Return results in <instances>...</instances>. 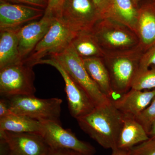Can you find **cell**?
Here are the masks:
<instances>
[{"mask_svg": "<svg viewBox=\"0 0 155 155\" xmlns=\"http://www.w3.org/2000/svg\"><path fill=\"white\" fill-rule=\"evenodd\" d=\"M124 118L111 100L76 119L84 132L104 148L113 150L117 148Z\"/></svg>", "mask_w": 155, "mask_h": 155, "instance_id": "6da1fadb", "label": "cell"}, {"mask_svg": "<svg viewBox=\"0 0 155 155\" xmlns=\"http://www.w3.org/2000/svg\"><path fill=\"white\" fill-rule=\"evenodd\" d=\"M143 53L140 45L125 51L106 52L103 60L115 94L122 95L131 89Z\"/></svg>", "mask_w": 155, "mask_h": 155, "instance_id": "7a4b0ae2", "label": "cell"}, {"mask_svg": "<svg viewBox=\"0 0 155 155\" xmlns=\"http://www.w3.org/2000/svg\"><path fill=\"white\" fill-rule=\"evenodd\" d=\"M91 32L105 52L125 51L140 45L139 40L135 32L111 18L100 19Z\"/></svg>", "mask_w": 155, "mask_h": 155, "instance_id": "3957f363", "label": "cell"}, {"mask_svg": "<svg viewBox=\"0 0 155 155\" xmlns=\"http://www.w3.org/2000/svg\"><path fill=\"white\" fill-rule=\"evenodd\" d=\"M54 59L72 79L86 92L95 107L109 102L111 100L100 90L91 79L84 67L82 58L71 44L63 51L51 56Z\"/></svg>", "mask_w": 155, "mask_h": 155, "instance_id": "277c9868", "label": "cell"}, {"mask_svg": "<svg viewBox=\"0 0 155 155\" xmlns=\"http://www.w3.org/2000/svg\"><path fill=\"white\" fill-rule=\"evenodd\" d=\"M78 32L60 17H55L45 35L23 61L34 66L47 56L51 57L61 53L71 44Z\"/></svg>", "mask_w": 155, "mask_h": 155, "instance_id": "5b68a950", "label": "cell"}, {"mask_svg": "<svg viewBox=\"0 0 155 155\" xmlns=\"http://www.w3.org/2000/svg\"><path fill=\"white\" fill-rule=\"evenodd\" d=\"M12 114L28 116L39 121L61 123L63 101L58 98L41 99L35 95H17L7 98Z\"/></svg>", "mask_w": 155, "mask_h": 155, "instance_id": "8992f818", "label": "cell"}, {"mask_svg": "<svg viewBox=\"0 0 155 155\" xmlns=\"http://www.w3.org/2000/svg\"><path fill=\"white\" fill-rule=\"evenodd\" d=\"M33 66L19 62L0 69V94L2 97L35 95Z\"/></svg>", "mask_w": 155, "mask_h": 155, "instance_id": "52a82bcc", "label": "cell"}, {"mask_svg": "<svg viewBox=\"0 0 155 155\" xmlns=\"http://www.w3.org/2000/svg\"><path fill=\"white\" fill-rule=\"evenodd\" d=\"M42 137L50 148L67 150L80 155H94L96 150L91 145L81 140L71 130L65 129L61 123L53 121H41Z\"/></svg>", "mask_w": 155, "mask_h": 155, "instance_id": "ba28073f", "label": "cell"}, {"mask_svg": "<svg viewBox=\"0 0 155 155\" xmlns=\"http://www.w3.org/2000/svg\"><path fill=\"white\" fill-rule=\"evenodd\" d=\"M50 150L38 134L0 131V155H48Z\"/></svg>", "mask_w": 155, "mask_h": 155, "instance_id": "9c48e42d", "label": "cell"}, {"mask_svg": "<svg viewBox=\"0 0 155 155\" xmlns=\"http://www.w3.org/2000/svg\"><path fill=\"white\" fill-rule=\"evenodd\" d=\"M78 31H91L101 19L93 0H65L61 17Z\"/></svg>", "mask_w": 155, "mask_h": 155, "instance_id": "30bf717a", "label": "cell"}, {"mask_svg": "<svg viewBox=\"0 0 155 155\" xmlns=\"http://www.w3.org/2000/svg\"><path fill=\"white\" fill-rule=\"evenodd\" d=\"M37 64H47L54 67L63 77L65 82L68 108L71 116L75 119L87 115L95 107L86 92L72 79L59 63L52 58L43 59Z\"/></svg>", "mask_w": 155, "mask_h": 155, "instance_id": "8fae6325", "label": "cell"}, {"mask_svg": "<svg viewBox=\"0 0 155 155\" xmlns=\"http://www.w3.org/2000/svg\"><path fill=\"white\" fill-rule=\"evenodd\" d=\"M44 9L0 1V30L20 28L43 17Z\"/></svg>", "mask_w": 155, "mask_h": 155, "instance_id": "7c38bea8", "label": "cell"}, {"mask_svg": "<svg viewBox=\"0 0 155 155\" xmlns=\"http://www.w3.org/2000/svg\"><path fill=\"white\" fill-rule=\"evenodd\" d=\"M54 18L44 15L40 19L27 23L19 28V50L22 61L28 58L45 35Z\"/></svg>", "mask_w": 155, "mask_h": 155, "instance_id": "4fadbf2b", "label": "cell"}, {"mask_svg": "<svg viewBox=\"0 0 155 155\" xmlns=\"http://www.w3.org/2000/svg\"><path fill=\"white\" fill-rule=\"evenodd\" d=\"M155 97V89L141 91L131 88L119 98L112 101L124 116L136 118L148 107Z\"/></svg>", "mask_w": 155, "mask_h": 155, "instance_id": "5bb4252c", "label": "cell"}, {"mask_svg": "<svg viewBox=\"0 0 155 155\" xmlns=\"http://www.w3.org/2000/svg\"><path fill=\"white\" fill-rule=\"evenodd\" d=\"M137 35L144 52L155 45V7L151 4L138 7Z\"/></svg>", "mask_w": 155, "mask_h": 155, "instance_id": "9a60e30c", "label": "cell"}, {"mask_svg": "<svg viewBox=\"0 0 155 155\" xmlns=\"http://www.w3.org/2000/svg\"><path fill=\"white\" fill-rule=\"evenodd\" d=\"M149 138L146 130L135 118L124 116L117 148L128 151Z\"/></svg>", "mask_w": 155, "mask_h": 155, "instance_id": "2e32d148", "label": "cell"}, {"mask_svg": "<svg viewBox=\"0 0 155 155\" xmlns=\"http://www.w3.org/2000/svg\"><path fill=\"white\" fill-rule=\"evenodd\" d=\"M20 28L0 30V69L23 61L19 50Z\"/></svg>", "mask_w": 155, "mask_h": 155, "instance_id": "e0dca14e", "label": "cell"}, {"mask_svg": "<svg viewBox=\"0 0 155 155\" xmlns=\"http://www.w3.org/2000/svg\"><path fill=\"white\" fill-rule=\"evenodd\" d=\"M89 75L100 90L107 97L112 100L115 93L111 84L110 78L103 58H82Z\"/></svg>", "mask_w": 155, "mask_h": 155, "instance_id": "ac0fdd59", "label": "cell"}, {"mask_svg": "<svg viewBox=\"0 0 155 155\" xmlns=\"http://www.w3.org/2000/svg\"><path fill=\"white\" fill-rule=\"evenodd\" d=\"M41 123L23 115L14 114L0 118V131L40 134Z\"/></svg>", "mask_w": 155, "mask_h": 155, "instance_id": "d6986e66", "label": "cell"}, {"mask_svg": "<svg viewBox=\"0 0 155 155\" xmlns=\"http://www.w3.org/2000/svg\"><path fill=\"white\" fill-rule=\"evenodd\" d=\"M137 16L138 8L132 0H112L109 18L126 25L136 34Z\"/></svg>", "mask_w": 155, "mask_h": 155, "instance_id": "ffe728a7", "label": "cell"}, {"mask_svg": "<svg viewBox=\"0 0 155 155\" xmlns=\"http://www.w3.org/2000/svg\"><path fill=\"white\" fill-rule=\"evenodd\" d=\"M72 46L82 58H104L106 52L101 47L91 31H80L72 40Z\"/></svg>", "mask_w": 155, "mask_h": 155, "instance_id": "44dd1931", "label": "cell"}, {"mask_svg": "<svg viewBox=\"0 0 155 155\" xmlns=\"http://www.w3.org/2000/svg\"><path fill=\"white\" fill-rule=\"evenodd\" d=\"M139 90L155 89V66L149 69H139L136 74L131 88Z\"/></svg>", "mask_w": 155, "mask_h": 155, "instance_id": "7402d4cb", "label": "cell"}, {"mask_svg": "<svg viewBox=\"0 0 155 155\" xmlns=\"http://www.w3.org/2000/svg\"><path fill=\"white\" fill-rule=\"evenodd\" d=\"M135 119L143 125L148 134L155 119V97L148 107Z\"/></svg>", "mask_w": 155, "mask_h": 155, "instance_id": "603a6c76", "label": "cell"}, {"mask_svg": "<svg viewBox=\"0 0 155 155\" xmlns=\"http://www.w3.org/2000/svg\"><path fill=\"white\" fill-rule=\"evenodd\" d=\"M127 151L130 155H155V137H150Z\"/></svg>", "mask_w": 155, "mask_h": 155, "instance_id": "cb8c5ba5", "label": "cell"}, {"mask_svg": "<svg viewBox=\"0 0 155 155\" xmlns=\"http://www.w3.org/2000/svg\"><path fill=\"white\" fill-rule=\"evenodd\" d=\"M65 0H48L44 15L52 17H61Z\"/></svg>", "mask_w": 155, "mask_h": 155, "instance_id": "d4e9b609", "label": "cell"}, {"mask_svg": "<svg viewBox=\"0 0 155 155\" xmlns=\"http://www.w3.org/2000/svg\"><path fill=\"white\" fill-rule=\"evenodd\" d=\"M151 66H155V45L143 53L139 68L148 69Z\"/></svg>", "mask_w": 155, "mask_h": 155, "instance_id": "484cf974", "label": "cell"}, {"mask_svg": "<svg viewBox=\"0 0 155 155\" xmlns=\"http://www.w3.org/2000/svg\"><path fill=\"white\" fill-rule=\"evenodd\" d=\"M101 19L109 18L110 14L112 0H93Z\"/></svg>", "mask_w": 155, "mask_h": 155, "instance_id": "4316f807", "label": "cell"}, {"mask_svg": "<svg viewBox=\"0 0 155 155\" xmlns=\"http://www.w3.org/2000/svg\"><path fill=\"white\" fill-rule=\"evenodd\" d=\"M3 2L19 4L35 7L45 10L47 6L48 0H0Z\"/></svg>", "mask_w": 155, "mask_h": 155, "instance_id": "83f0119b", "label": "cell"}, {"mask_svg": "<svg viewBox=\"0 0 155 155\" xmlns=\"http://www.w3.org/2000/svg\"><path fill=\"white\" fill-rule=\"evenodd\" d=\"M11 114L9 100L7 98L2 97L0 100V118Z\"/></svg>", "mask_w": 155, "mask_h": 155, "instance_id": "f1b7e54d", "label": "cell"}, {"mask_svg": "<svg viewBox=\"0 0 155 155\" xmlns=\"http://www.w3.org/2000/svg\"><path fill=\"white\" fill-rule=\"evenodd\" d=\"M48 155H80L77 153L67 150L52 149L50 148Z\"/></svg>", "mask_w": 155, "mask_h": 155, "instance_id": "f546056e", "label": "cell"}, {"mask_svg": "<svg viewBox=\"0 0 155 155\" xmlns=\"http://www.w3.org/2000/svg\"><path fill=\"white\" fill-rule=\"evenodd\" d=\"M111 155H130L127 151L116 148L112 150Z\"/></svg>", "mask_w": 155, "mask_h": 155, "instance_id": "4dcf8cb0", "label": "cell"}, {"mask_svg": "<svg viewBox=\"0 0 155 155\" xmlns=\"http://www.w3.org/2000/svg\"><path fill=\"white\" fill-rule=\"evenodd\" d=\"M148 134L150 137H155V119L152 123Z\"/></svg>", "mask_w": 155, "mask_h": 155, "instance_id": "1f68e13d", "label": "cell"}, {"mask_svg": "<svg viewBox=\"0 0 155 155\" xmlns=\"http://www.w3.org/2000/svg\"><path fill=\"white\" fill-rule=\"evenodd\" d=\"M133 1L135 5L138 8L139 4V3L140 2V1L141 0H132Z\"/></svg>", "mask_w": 155, "mask_h": 155, "instance_id": "d6a6232c", "label": "cell"}]
</instances>
